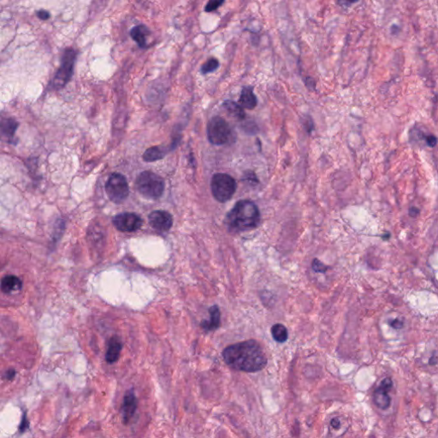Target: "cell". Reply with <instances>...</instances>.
Returning <instances> with one entry per match:
<instances>
[{
    "label": "cell",
    "instance_id": "6da1fadb",
    "mask_svg": "<svg viewBox=\"0 0 438 438\" xmlns=\"http://www.w3.org/2000/svg\"><path fill=\"white\" fill-rule=\"evenodd\" d=\"M224 362L230 368L245 372H256L265 368L268 360L257 340H249L227 347L223 352Z\"/></svg>",
    "mask_w": 438,
    "mask_h": 438
},
{
    "label": "cell",
    "instance_id": "7a4b0ae2",
    "mask_svg": "<svg viewBox=\"0 0 438 438\" xmlns=\"http://www.w3.org/2000/svg\"><path fill=\"white\" fill-rule=\"evenodd\" d=\"M260 212L253 201H238L226 217V223L231 231L251 230L259 226Z\"/></svg>",
    "mask_w": 438,
    "mask_h": 438
},
{
    "label": "cell",
    "instance_id": "3957f363",
    "mask_svg": "<svg viewBox=\"0 0 438 438\" xmlns=\"http://www.w3.org/2000/svg\"><path fill=\"white\" fill-rule=\"evenodd\" d=\"M136 188L140 194L150 200L160 198L165 191L164 179L152 171H144L136 179Z\"/></svg>",
    "mask_w": 438,
    "mask_h": 438
},
{
    "label": "cell",
    "instance_id": "277c9868",
    "mask_svg": "<svg viewBox=\"0 0 438 438\" xmlns=\"http://www.w3.org/2000/svg\"><path fill=\"white\" fill-rule=\"evenodd\" d=\"M211 188L214 198L224 203L233 197L236 190V182L228 174L218 173L212 176Z\"/></svg>",
    "mask_w": 438,
    "mask_h": 438
},
{
    "label": "cell",
    "instance_id": "5b68a950",
    "mask_svg": "<svg viewBox=\"0 0 438 438\" xmlns=\"http://www.w3.org/2000/svg\"><path fill=\"white\" fill-rule=\"evenodd\" d=\"M232 132L229 123L220 117H212L207 125V136L210 142L222 145L229 142Z\"/></svg>",
    "mask_w": 438,
    "mask_h": 438
},
{
    "label": "cell",
    "instance_id": "8992f818",
    "mask_svg": "<svg viewBox=\"0 0 438 438\" xmlns=\"http://www.w3.org/2000/svg\"><path fill=\"white\" fill-rule=\"evenodd\" d=\"M106 191L112 202L123 203L129 193V183L125 176L119 173L112 174L106 181Z\"/></svg>",
    "mask_w": 438,
    "mask_h": 438
},
{
    "label": "cell",
    "instance_id": "52a82bcc",
    "mask_svg": "<svg viewBox=\"0 0 438 438\" xmlns=\"http://www.w3.org/2000/svg\"><path fill=\"white\" fill-rule=\"evenodd\" d=\"M76 54L72 49H68L65 52L62 59L61 67L57 72L56 76L53 80V86L54 88L59 89L65 87L69 82L73 75L74 65L76 62Z\"/></svg>",
    "mask_w": 438,
    "mask_h": 438
},
{
    "label": "cell",
    "instance_id": "ba28073f",
    "mask_svg": "<svg viewBox=\"0 0 438 438\" xmlns=\"http://www.w3.org/2000/svg\"><path fill=\"white\" fill-rule=\"evenodd\" d=\"M113 224L119 231L134 232L140 229L143 221L140 216L133 212H123L113 218Z\"/></svg>",
    "mask_w": 438,
    "mask_h": 438
},
{
    "label": "cell",
    "instance_id": "9c48e42d",
    "mask_svg": "<svg viewBox=\"0 0 438 438\" xmlns=\"http://www.w3.org/2000/svg\"><path fill=\"white\" fill-rule=\"evenodd\" d=\"M393 386V382L391 377H386L380 382L379 386L374 391V403L377 408L386 410L390 408L391 403V398L388 396V392L391 391Z\"/></svg>",
    "mask_w": 438,
    "mask_h": 438
},
{
    "label": "cell",
    "instance_id": "30bf717a",
    "mask_svg": "<svg viewBox=\"0 0 438 438\" xmlns=\"http://www.w3.org/2000/svg\"><path fill=\"white\" fill-rule=\"evenodd\" d=\"M149 223L158 231L166 232L173 225V218L165 211H154L149 215Z\"/></svg>",
    "mask_w": 438,
    "mask_h": 438
},
{
    "label": "cell",
    "instance_id": "8fae6325",
    "mask_svg": "<svg viewBox=\"0 0 438 438\" xmlns=\"http://www.w3.org/2000/svg\"><path fill=\"white\" fill-rule=\"evenodd\" d=\"M137 408V398L133 390L126 392L123 399V406L121 408V414L123 418V423L128 424L129 420L133 418Z\"/></svg>",
    "mask_w": 438,
    "mask_h": 438
},
{
    "label": "cell",
    "instance_id": "7c38bea8",
    "mask_svg": "<svg viewBox=\"0 0 438 438\" xmlns=\"http://www.w3.org/2000/svg\"><path fill=\"white\" fill-rule=\"evenodd\" d=\"M18 123L13 118L0 119V139L6 141H12L14 139Z\"/></svg>",
    "mask_w": 438,
    "mask_h": 438
},
{
    "label": "cell",
    "instance_id": "4fadbf2b",
    "mask_svg": "<svg viewBox=\"0 0 438 438\" xmlns=\"http://www.w3.org/2000/svg\"><path fill=\"white\" fill-rule=\"evenodd\" d=\"M123 348L122 340L118 336H113L111 338L107 346V351L106 354V360L109 364L117 362L120 357L121 351Z\"/></svg>",
    "mask_w": 438,
    "mask_h": 438
},
{
    "label": "cell",
    "instance_id": "5bb4252c",
    "mask_svg": "<svg viewBox=\"0 0 438 438\" xmlns=\"http://www.w3.org/2000/svg\"><path fill=\"white\" fill-rule=\"evenodd\" d=\"M0 287L4 293H14L21 290V288L23 287V282L17 276L10 275L5 276L3 279L1 280Z\"/></svg>",
    "mask_w": 438,
    "mask_h": 438
},
{
    "label": "cell",
    "instance_id": "9a60e30c",
    "mask_svg": "<svg viewBox=\"0 0 438 438\" xmlns=\"http://www.w3.org/2000/svg\"><path fill=\"white\" fill-rule=\"evenodd\" d=\"M240 106L246 109L253 110L257 106V98L254 94V89L252 87H244L241 90L240 100Z\"/></svg>",
    "mask_w": 438,
    "mask_h": 438
},
{
    "label": "cell",
    "instance_id": "2e32d148",
    "mask_svg": "<svg viewBox=\"0 0 438 438\" xmlns=\"http://www.w3.org/2000/svg\"><path fill=\"white\" fill-rule=\"evenodd\" d=\"M210 320H204L201 323V327L207 331L214 330L220 326L221 313L218 306H212L209 309Z\"/></svg>",
    "mask_w": 438,
    "mask_h": 438
},
{
    "label": "cell",
    "instance_id": "e0dca14e",
    "mask_svg": "<svg viewBox=\"0 0 438 438\" xmlns=\"http://www.w3.org/2000/svg\"><path fill=\"white\" fill-rule=\"evenodd\" d=\"M150 34L151 32L145 25L136 26L132 28L130 31V36L140 48H145L148 46L147 37Z\"/></svg>",
    "mask_w": 438,
    "mask_h": 438
},
{
    "label": "cell",
    "instance_id": "ac0fdd59",
    "mask_svg": "<svg viewBox=\"0 0 438 438\" xmlns=\"http://www.w3.org/2000/svg\"><path fill=\"white\" fill-rule=\"evenodd\" d=\"M271 335L273 336L274 340L280 344H283L288 338L287 328L282 324H274L273 326L271 327Z\"/></svg>",
    "mask_w": 438,
    "mask_h": 438
},
{
    "label": "cell",
    "instance_id": "d6986e66",
    "mask_svg": "<svg viewBox=\"0 0 438 438\" xmlns=\"http://www.w3.org/2000/svg\"><path fill=\"white\" fill-rule=\"evenodd\" d=\"M223 106L233 117H236L238 119H243L245 117V112L240 105L234 103L233 101H228L223 104Z\"/></svg>",
    "mask_w": 438,
    "mask_h": 438
},
{
    "label": "cell",
    "instance_id": "ffe728a7",
    "mask_svg": "<svg viewBox=\"0 0 438 438\" xmlns=\"http://www.w3.org/2000/svg\"><path fill=\"white\" fill-rule=\"evenodd\" d=\"M164 155L165 154L161 148L154 147V148H149L144 153L143 159L147 162H154V161L162 159Z\"/></svg>",
    "mask_w": 438,
    "mask_h": 438
},
{
    "label": "cell",
    "instance_id": "44dd1931",
    "mask_svg": "<svg viewBox=\"0 0 438 438\" xmlns=\"http://www.w3.org/2000/svg\"><path fill=\"white\" fill-rule=\"evenodd\" d=\"M218 66H219V62H218V59H215V58H211L205 63L204 65H202L201 72L203 73L204 75L208 74V73L213 72L218 69Z\"/></svg>",
    "mask_w": 438,
    "mask_h": 438
},
{
    "label": "cell",
    "instance_id": "7402d4cb",
    "mask_svg": "<svg viewBox=\"0 0 438 438\" xmlns=\"http://www.w3.org/2000/svg\"><path fill=\"white\" fill-rule=\"evenodd\" d=\"M224 1H225V0H209V1L207 2L206 8H205V12H214V11L218 10V9L219 8L223 3H224Z\"/></svg>",
    "mask_w": 438,
    "mask_h": 438
},
{
    "label": "cell",
    "instance_id": "603a6c76",
    "mask_svg": "<svg viewBox=\"0 0 438 438\" xmlns=\"http://www.w3.org/2000/svg\"><path fill=\"white\" fill-rule=\"evenodd\" d=\"M313 271H315L316 272H319V273H324L325 271L328 270V266L326 265H324L323 263L320 262L318 259H315V260H313Z\"/></svg>",
    "mask_w": 438,
    "mask_h": 438
},
{
    "label": "cell",
    "instance_id": "cb8c5ba5",
    "mask_svg": "<svg viewBox=\"0 0 438 438\" xmlns=\"http://www.w3.org/2000/svg\"><path fill=\"white\" fill-rule=\"evenodd\" d=\"M426 142L430 148H434L436 145V138L434 135H429L427 136Z\"/></svg>",
    "mask_w": 438,
    "mask_h": 438
},
{
    "label": "cell",
    "instance_id": "d4e9b609",
    "mask_svg": "<svg viewBox=\"0 0 438 438\" xmlns=\"http://www.w3.org/2000/svg\"><path fill=\"white\" fill-rule=\"evenodd\" d=\"M391 326L395 329H402L403 327V322L400 321L399 319H395L394 321L391 322Z\"/></svg>",
    "mask_w": 438,
    "mask_h": 438
},
{
    "label": "cell",
    "instance_id": "484cf974",
    "mask_svg": "<svg viewBox=\"0 0 438 438\" xmlns=\"http://www.w3.org/2000/svg\"><path fill=\"white\" fill-rule=\"evenodd\" d=\"M330 424H331V426L335 429V430H338L339 428L340 427V419H338V418H335V419H333L330 422Z\"/></svg>",
    "mask_w": 438,
    "mask_h": 438
},
{
    "label": "cell",
    "instance_id": "4316f807",
    "mask_svg": "<svg viewBox=\"0 0 438 438\" xmlns=\"http://www.w3.org/2000/svg\"><path fill=\"white\" fill-rule=\"evenodd\" d=\"M37 15H38V17H39V18L42 20L48 19V18H49V17H50V15H49V13H48L47 12H45V11H39V12H38V14Z\"/></svg>",
    "mask_w": 438,
    "mask_h": 438
},
{
    "label": "cell",
    "instance_id": "83f0119b",
    "mask_svg": "<svg viewBox=\"0 0 438 438\" xmlns=\"http://www.w3.org/2000/svg\"><path fill=\"white\" fill-rule=\"evenodd\" d=\"M418 213H419V210L418 208H415V207H413V208H410L409 210V214L412 217H416V216L418 215Z\"/></svg>",
    "mask_w": 438,
    "mask_h": 438
},
{
    "label": "cell",
    "instance_id": "f1b7e54d",
    "mask_svg": "<svg viewBox=\"0 0 438 438\" xmlns=\"http://www.w3.org/2000/svg\"><path fill=\"white\" fill-rule=\"evenodd\" d=\"M15 376V371H7V373H6V376L5 377H7V379H12Z\"/></svg>",
    "mask_w": 438,
    "mask_h": 438
},
{
    "label": "cell",
    "instance_id": "f546056e",
    "mask_svg": "<svg viewBox=\"0 0 438 438\" xmlns=\"http://www.w3.org/2000/svg\"><path fill=\"white\" fill-rule=\"evenodd\" d=\"M344 1L347 2L348 4H349V5H352V4L357 3L359 0H344Z\"/></svg>",
    "mask_w": 438,
    "mask_h": 438
}]
</instances>
